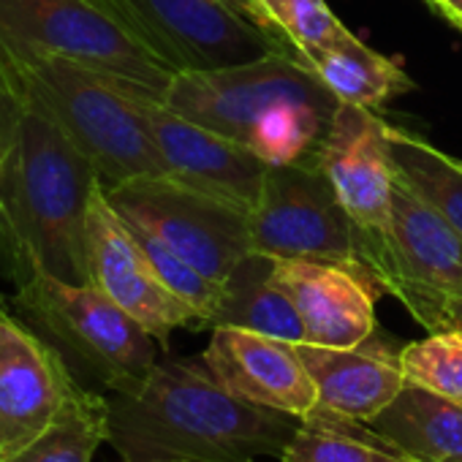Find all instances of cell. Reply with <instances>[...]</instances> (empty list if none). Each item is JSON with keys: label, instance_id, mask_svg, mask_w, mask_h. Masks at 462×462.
Returning a JSON list of instances; mask_svg holds the SVG:
<instances>
[{"label": "cell", "instance_id": "d6a6232c", "mask_svg": "<svg viewBox=\"0 0 462 462\" xmlns=\"http://www.w3.org/2000/svg\"><path fill=\"white\" fill-rule=\"evenodd\" d=\"M98 4H104V6H112V0H98ZM115 9V6H112Z\"/></svg>", "mask_w": 462, "mask_h": 462}, {"label": "cell", "instance_id": "ac0fdd59", "mask_svg": "<svg viewBox=\"0 0 462 462\" xmlns=\"http://www.w3.org/2000/svg\"><path fill=\"white\" fill-rule=\"evenodd\" d=\"M383 443L416 462H462V402L405 383L370 421Z\"/></svg>", "mask_w": 462, "mask_h": 462}, {"label": "cell", "instance_id": "83f0119b", "mask_svg": "<svg viewBox=\"0 0 462 462\" xmlns=\"http://www.w3.org/2000/svg\"><path fill=\"white\" fill-rule=\"evenodd\" d=\"M23 104V93L12 96V98H0V166H4V155H6V142H9V128L14 120V112Z\"/></svg>", "mask_w": 462, "mask_h": 462}, {"label": "cell", "instance_id": "4dcf8cb0", "mask_svg": "<svg viewBox=\"0 0 462 462\" xmlns=\"http://www.w3.org/2000/svg\"><path fill=\"white\" fill-rule=\"evenodd\" d=\"M9 308H12V302L4 294H0V310H9Z\"/></svg>", "mask_w": 462, "mask_h": 462}, {"label": "cell", "instance_id": "52a82bcc", "mask_svg": "<svg viewBox=\"0 0 462 462\" xmlns=\"http://www.w3.org/2000/svg\"><path fill=\"white\" fill-rule=\"evenodd\" d=\"M104 190L125 220L152 231L190 267L220 286L254 251L248 212L174 177H136Z\"/></svg>", "mask_w": 462, "mask_h": 462}, {"label": "cell", "instance_id": "6da1fadb", "mask_svg": "<svg viewBox=\"0 0 462 462\" xmlns=\"http://www.w3.org/2000/svg\"><path fill=\"white\" fill-rule=\"evenodd\" d=\"M109 440L123 462H256L278 457L302 419L228 392L201 356L158 359L128 392H109Z\"/></svg>", "mask_w": 462, "mask_h": 462}, {"label": "cell", "instance_id": "4fadbf2b", "mask_svg": "<svg viewBox=\"0 0 462 462\" xmlns=\"http://www.w3.org/2000/svg\"><path fill=\"white\" fill-rule=\"evenodd\" d=\"M82 386L50 340L0 310V459L39 438Z\"/></svg>", "mask_w": 462, "mask_h": 462}, {"label": "cell", "instance_id": "2e32d148", "mask_svg": "<svg viewBox=\"0 0 462 462\" xmlns=\"http://www.w3.org/2000/svg\"><path fill=\"white\" fill-rule=\"evenodd\" d=\"M209 373L256 405L305 419L319 405L316 383L302 365L297 343L237 327H215L201 354Z\"/></svg>", "mask_w": 462, "mask_h": 462}, {"label": "cell", "instance_id": "f1b7e54d", "mask_svg": "<svg viewBox=\"0 0 462 462\" xmlns=\"http://www.w3.org/2000/svg\"><path fill=\"white\" fill-rule=\"evenodd\" d=\"M20 96V85H17V71L12 58L0 47V98H12Z\"/></svg>", "mask_w": 462, "mask_h": 462}, {"label": "cell", "instance_id": "7402d4cb", "mask_svg": "<svg viewBox=\"0 0 462 462\" xmlns=\"http://www.w3.org/2000/svg\"><path fill=\"white\" fill-rule=\"evenodd\" d=\"M281 462H416L389 443H383L365 421L343 419L327 408H313L289 446Z\"/></svg>", "mask_w": 462, "mask_h": 462}, {"label": "cell", "instance_id": "8fae6325", "mask_svg": "<svg viewBox=\"0 0 462 462\" xmlns=\"http://www.w3.org/2000/svg\"><path fill=\"white\" fill-rule=\"evenodd\" d=\"M356 254L378 289L392 297L405 289H462V237L397 169L386 231L356 243Z\"/></svg>", "mask_w": 462, "mask_h": 462}, {"label": "cell", "instance_id": "9c48e42d", "mask_svg": "<svg viewBox=\"0 0 462 462\" xmlns=\"http://www.w3.org/2000/svg\"><path fill=\"white\" fill-rule=\"evenodd\" d=\"M112 6L174 71H215L286 52L281 36L223 0H112Z\"/></svg>", "mask_w": 462, "mask_h": 462}, {"label": "cell", "instance_id": "cb8c5ba5", "mask_svg": "<svg viewBox=\"0 0 462 462\" xmlns=\"http://www.w3.org/2000/svg\"><path fill=\"white\" fill-rule=\"evenodd\" d=\"M405 383L462 402V332H430L400 351Z\"/></svg>", "mask_w": 462, "mask_h": 462}, {"label": "cell", "instance_id": "7c38bea8", "mask_svg": "<svg viewBox=\"0 0 462 462\" xmlns=\"http://www.w3.org/2000/svg\"><path fill=\"white\" fill-rule=\"evenodd\" d=\"M88 264L90 283L134 316L161 348H169L174 329H204L201 316L163 286L134 231L109 204L104 182L88 212Z\"/></svg>", "mask_w": 462, "mask_h": 462}, {"label": "cell", "instance_id": "1f68e13d", "mask_svg": "<svg viewBox=\"0 0 462 462\" xmlns=\"http://www.w3.org/2000/svg\"><path fill=\"white\" fill-rule=\"evenodd\" d=\"M158 462H190V459H158Z\"/></svg>", "mask_w": 462, "mask_h": 462}, {"label": "cell", "instance_id": "d6986e66", "mask_svg": "<svg viewBox=\"0 0 462 462\" xmlns=\"http://www.w3.org/2000/svg\"><path fill=\"white\" fill-rule=\"evenodd\" d=\"M275 259L251 251L226 281L215 327H237L289 343H305V327L291 297L273 281Z\"/></svg>", "mask_w": 462, "mask_h": 462}, {"label": "cell", "instance_id": "44dd1931", "mask_svg": "<svg viewBox=\"0 0 462 462\" xmlns=\"http://www.w3.org/2000/svg\"><path fill=\"white\" fill-rule=\"evenodd\" d=\"M109 440L106 394L82 386L55 416V421L20 451L0 462H93L101 443Z\"/></svg>", "mask_w": 462, "mask_h": 462}, {"label": "cell", "instance_id": "e0dca14e", "mask_svg": "<svg viewBox=\"0 0 462 462\" xmlns=\"http://www.w3.org/2000/svg\"><path fill=\"white\" fill-rule=\"evenodd\" d=\"M297 351L316 383L319 408L343 419L370 421L405 386L400 354L373 346L370 340L354 348L297 343Z\"/></svg>", "mask_w": 462, "mask_h": 462}, {"label": "cell", "instance_id": "ffe728a7", "mask_svg": "<svg viewBox=\"0 0 462 462\" xmlns=\"http://www.w3.org/2000/svg\"><path fill=\"white\" fill-rule=\"evenodd\" d=\"M297 55L316 71V77L340 104L378 109L389 98L416 90L413 79L400 69V63L373 52L354 33L332 47Z\"/></svg>", "mask_w": 462, "mask_h": 462}, {"label": "cell", "instance_id": "d4e9b609", "mask_svg": "<svg viewBox=\"0 0 462 462\" xmlns=\"http://www.w3.org/2000/svg\"><path fill=\"white\" fill-rule=\"evenodd\" d=\"M273 28L291 42L297 52L324 50L351 36L332 14L327 0H259Z\"/></svg>", "mask_w": 462, "mask_h": 462}, {"label": "cell", "instance_id": "5bb4252c", "mask_svg": "<svg viewBox=\"0 0 462 462\" xmlns=\"http://www.w3.org/2000/svg\"><path fill=\"white\" fill-rule=\"evenodd\" d=\"M319 161L356 226V243L386 231L394 161L386 123L365 106L337 104L319 147Z\"/></svg>", "mask_w": 462, "mask_h": 462}, {"label": "cell", "instance_id": "484cf974", "mask_svg": "<svg viewBox=\"0 0 462 462\" xmlns=\"http://www.w3.org/2000/svg\"><path fill=\"white\" fill-rule=\"evenodd\" d=\"M397 300L408 308V313L430 332L454 329L462 332V289L448 291H427V289H405Z\"/></svg>", "mask_w": 462, "mask_h": 462}, {"label": "cell", "instance_id": "7a4b0ae2", "mask_svg": "<svg viewBox=\"0 0 462 462\" xmlns=\"http://www.w3.org/2000/svg\"><path fill=\"white\" fill-rule=\"evenodd\" d=\"M101 177L69 134L25 96L0 166V278L90 283L88 212Z\"/></svg>", "mask_w": 462, "mask_h": 462}, {"label": "cell", "instance_id": "ba28073f", "mask_svg": "<svg viewBox=\"0 0 462 462\" xmlns=\"http://www.w3.org/2000/svg\"><path fill=\"white\" fill-rule=\"evenodd\" d=\"M251 248L273 259L365 267L356 254V226L319 152L289 166H270L259 207L251 212Z\"/></svg>", "mask_w": 462, "mask_h": 462}, {"label": "cell", "instance_id": "277c9868", "mask_svg": "<svg viewBox=\"0 0 462 462\" xmlns=\"http://www.w3.org/2000/svg\"><path fill=\"white\" fill-rule=\"evenodd\" d=\"M12 310L50 340L74 375L106 392L139 386L158 362L161 343L93 283L33 275L9 300Z\"/></svg>", "mask_w": 462, "mask_h": 462}, {"label": "cell", "instance_id": "4316f807", "mask_svg": "<svg viewBox=\"0 0 462 462\" xmlns=\"http://www.w3.org/2000/svg\"><path fill=\"white\" fill-rule=\"evenodd\" d=\"M223 4H228L231 9H235L237 14H243L245 20H251L254 25H259V28H264V31L281 36V33L273 28V23L267 20V14H264V9H262L259 0H223ZM281 39H283V36H281Z\"/></svg>", "mask_w": 462, "mask_h": 462}, {"label": "cell", "instance_id": "8992f818", "mask_svg": "<svg viewBox=\"0 0 462 462\" xmlns=\"http://www.w3.org/2000/svg\"><path fill=\"white\" fill-rule=\"evenodd\" d=\"M161 101L245 147L259 123L283 104H310L332 115L340 104L297 50L215 71H177Z\"/></svg>", "mask_w": 462, "mask_h": 462}, {"label": "cell", "instance_id": "836d02e7", "mask_svg": "<svg viewBox=\"0 0 462 462\" xmlns=\"http://www.w3.org/2000/svg\"><path fill=\"white\" fill-rule=\"evenodd\" d=\"M457 163H459V166H462V161H457Z\"/></svg>", "mask_w": 462, "mask_h": 462}, {"label": "cell", "instance_id": "5b68a950", "mask_svg": "<svg viewBox=\"0 0 462 462\" xmlns=\"http://www.w3.org/2000/svg\"><path fill=\"white\" fill-rule=\"evenodd\" d=\"M0 47L9 58L60 55L136 82L158 98L177 74L98 0H0Z\"/></svg>", "mask_w": 462, "mask_h": 462}, {"label": "cell", "instance_id": "603a6c76", "mask_svg": "<svg viewBox=\"0 0 462 462\" xmlns=\"http://www.w3.org/2000/svg\"><path fill=\"white\" fill-rule=\"evenodd\" d=\"M386 139L397 174L424 196L462 237V166L421 136L386 123Z\"/></svg>", "mask_w": 462, "mask_h": 462}, {"label": "cell", "instance_id": "3957f363", "mask_svg": "<svg viewBox=\"0 0 462 462\" xmlns=\"http://www.w3.org/2000/svg\"><path fill=\"white\" fill-rule=\"evenodd\" d=\"M12 63L20 93L93 161L104 188L136 177H169L147 120L109 74L60 55L12 58Z\"/></svg>", "mask_w": 462, "mask_h": 462}, {"label": "cell", "instance_id": "30bf717a", "mask_svg": "<svg viewBox=\"0 0 462 462\" xmlns=\"http://www.w3.org/2000/svg\"><path fill=\"white\" fill-rule=\"evenodd\" d=\"M112 79L147 120L150 134L166 161L169 177L201 193H209L248 215L259 207L270 171V163L264 158H259L243 142L215 134L171 112L152 90L120 77Z\"/></svg>", "mask_w": 462, "mask_h": 462}, {"label": "cell", "instance_id": "9a60e30c", "mask_svg": "<svg viewBox=\"0 0 462 462\" xmlns=\"http://www.w3.org/2000/svg\"><path fill=\"white\" fill-rule=\"evenodd\" d=\"M273 281L291 297L305 327V343L354 348L375 335L378 283L367 267L275 259Z\"/></svg>", "mask_w": 462, "mask_h": 462}, {"label": "cell", "instance_id": "f546056e", "mask_svg": "<svg viewBox=\"0 0 462 462\" xmlns=\"http://www.w3.org/2000/svg\"><path fill=\"white\" fill-rule=\"evenodd\" d=\"M427 4H430L443 20H448L457 31H462V0H427Z\"/></svg>", "mask_w": 462, "mask_h": 462}]
</instances>
